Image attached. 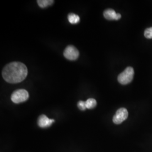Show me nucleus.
<instances>
[{
	"label": "nucleus",
	"mask_w": 152,
	"mask_h": 152,
	"mask_svg": "<svg viewBox=\"0 0 152 152\" xmlns=\"http://www.w3.org/2000/svg\"><path fill=\"white\" fill-rule=\"evenodd\" d=\"M134 76V70L133 68L129 66L120 73L118 77V81L121 85H127L132 81Z\"/></svg>",
	"instance_id": "obj_2"
},
{
	"label": "nucleus",
	"mask_w": 152,
	"mask_h": 152,
	"mask_svg": "<svg viewBox=\"0 0 152 152\" xmlns=\"http://www.w3.org/2000/svg\"><path fill=\"white\" fill-rule=\"evenodd\" d=\"M68 19L69 22L72 24H77L80 22V18L79 16L73 13H70L68 16Z\"/></svg>",
	"instance_id": "obj_8"
},
{
	"label": "nucleus",
	"mask_w": 152,
	"mask_h": 152,
	"mask_svg": "<svg viewBox=\"0 0 152 152\" xmlns=\"http://www.w3.org/2000/svg\"><path fill=\"white\" fill-rule=\"evenodd\" d=\"M2 74L4 79L7 82L18 83L25 80L27 76L28 69L23 63L14 61L6 65Z\"/></svg>",
	"instance_id": "obj_1"
},
{
	"label": "nucleus",
	"mask_w": 152,
	"mask_h": 152,
	"mask_svg": "<svg viewBox=\"0 0 152 152\" xmlns=\"http://www.w3.org/2000/svg\"><path fill=\"white\" fill-rule=\"evenodd\" d=\"M129 113L126 109L121 108L118 109L113 116V122L116 125H119L122 123L128 117Z\"/></svg>",
	"instance_id": "obj_4"
},
{
	"label": "nucleus",
	"mask_w": 152,
	"mask_h": 152,
	"mask_svg": "<svg viewBox=\"0 0 152 152\" xmlns=\"http://www.w3.org/2000/svg\"><path fill=\"white\" fill-rule=\"evenodd\" d=\"M85 103H86V107L87 109L94 108L97 105V102L96 100L93 98H90L87 99V100L85 102Z\"/></svg>",
	"instance_id": "obj_10"
},
{
	"label": "nucleus",
	"mask_w": 152,
	"mask_h": 152,
	"mask_svg": "<svg viewBox=\"0 0 152 152\" xmlns=\"http://www.w3.org/2000/svg\"><path fill=\"white\" fill-rule=\"evenodd\" d=\"M63 54L65 58L68 60H76L78 59L80 53L75 46L69 45L65 48Z\"/></svg>",
	"instance_id": "obj_5"
},
{
	"label": "nucleus",
	"mask_w": 152,
	"mask_h": 152,
	"mask_svg": "<svg viewBox=\"0 0 152 152\" xmlns=\"http://www.w3.org/2000/svg\"><path fill=\"white\" fill-rule=\"evenodd\" d=\"M77 106H78V108L81 110H85L86 109L85 102H83V101H79L77 103Z\"/></svg>",
	"instance_id": "obj_12"
},
{
	"label": "nucleus",
	"mask_w": 152,
	"mask_h": 152,
	"mask_svg": "<svg viewBox=\"0 0 152 152\" xmlns=\"http://www.w3.org/2000/svg\"><path fill=\"white\" fill-rule=\"evenodd\" d=\"M54 121V120L49 119L46 115L42 114L38 118V125L41 128H46L52 125Z\"/></svg>",
	"instance_id": "obj_7"
},
{
	"label": "nucleus",
	"mask_w": 152,
	"mask_h": 152,
	"mask_svg": "<svg viewBox=\"0 0 152 152\" xmlns=\"http://www.w3.org/2000/svg\"><path fill=\"white\" fill-rule=\"evenodd\" d=\"M37 4L38 6L41 8H45L51 5L54 2L53 0H38Z\"/></svg>",
	"instance_id": "obj_9"
},
{
	"label": "nucleus",
	"mask_w": 152,
	"mask_h": 152,
	"mask_svg": "<svg viewBox=\"0 0 152 152\" xmlns=\"http://www.w3.org/2000/svg\"><path fill=\"white\" fill-rule=\"evenodd\" d=\"M144 36L148 39L152 38V27L148 28L144 31Z\"/></svg>",
	"instance_id": "obj_11"
},
{
	"label": "nucleus",
	"mask_w": 152,
	"mask_h": 152,
	"mask_svg": "<svg viewBox=\"0 0 152 152\" xmlns=\"http://www.w3.org/2000/svg\"><path fill=\"white\" fill-rule=\"evenodd\" d=\"M104 18L109 20H118L121 18V15L119 13H116L114 10L112 9H108L104 11Z\"/></svg>",
	"instance_id": "obj_6"
},
{
	"label": "nucleus",
	"mask_w": 152,
	"mask_h": 152,
	"mask_svg": "<svg viewBox=\"0 0 152 152\" xmlns=\"http://www.w3.org/2000/svg\"><path fill=\"white\" fill-rule=\"evenodd\" d=\"M29 94L25 89H19L12 94L11 100L14 103L19 104L27 100Z\"/></svg>",
	"instance_id": "obj_3"
}]
</instances>
